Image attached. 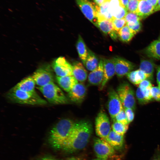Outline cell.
Segmentation results:
<instances>
[{"label":"cell","mask_w":160,"mask_h":160,"mask_svg":"<svg viewBox=\"0 0 160 160\" xmlns=\"http://www.w3.org/2000/svg\"><path fill=\"white\" fill-rule=\"evenodd\" d=\"M92 130L91 123L88 121L75 122L62 149L70 153L83 149L88 143Z\"/></svg>","instance_id":"cell-1"},{"label":"cell","mask_w":160,"mask_h":160,"mask_svg":"<svg viewBox=\"0 0 160 160\" xmlns=\"http://www.w3.org/2000/svg\"><path fill=\"white\" fill-rule=\"evenodd\" d=\"M75 123L68 119L61 120L50 130L48 142L55 149H62L68 139Z\"/></svg>","instance_id":"cell-2"},{"label":"cell","mask_w":160,"mask_h":160,"mask_svg":"<svg viewBox=\"0 0 160 160\" xmlns=\"http://www.w3.org/2000/svg\"><path fill=\"white\" fill-rule=\"evenodd\" d=\"M7 96L12 101L20 104L44 105L47 103L36 92H26L18 89L15 86L9 90L7 93Z\"/></svg>","instance_id":"cell-3"},{"label":"cell","mask_w":160,"mask_h":160,"mask_svg":"<svg viewBox=\"0 0 160 160\" xmlns=\"http://www.w3.org/2000/svg\"><path fill=\"white\" fill-rule=\"evenodd\" d=\"M37 88L50 103L54 104H65L68 100L63 92L54 82Z\"/></svg>","instance_id":"cell-4"},{"label":"cell","mask_w":160,"mask_h":160,"mask_svg":"<svg viewBox=\"0 0 160 160\" xmlns=\"http://www.w3.org/2000/svg\"><path fill=\"white\" fill-rule=\"evenodd\" d=\"M117 92L124 108H130L135 110L136 102L134 91L128 83L120 84L118 87Z\"/></svg>","instance_id":"cell-5"},{"label":"cell","mask_w":160,"mask_h":160,"mask_svg":"<svg viewBox=\"0 0 160 160\" xmlns=\"http://www.w3.org/2000/svg\"><path fill=\"white\" fill-rule=\"evenodd\" d=\"M93 148L98 159L107 160L115 153V149L109 143L102 138L94 139Z\"/></svg>","instance_id":"cell-6"},{"label":"cell","mask_w":160,"mask_h":160,"mask_svg":"<svg viewBox=\"0 0 160 160\" xmlns=\"http://www.w3.org/2000/svg\"><path fill=\"white\" fill-rule=\"evenodd\" d=\"M95 129L97 135L105 139L111 131L109 118L105 112L100 111L95 120Z\"/></svg>","instance_id":"cell-7"},{"label":"cell","mask_w":160,"mask_h":160,"mask_svg":"<svg viewBox=\"0 0 160 160\" xmlns=\"http://www.w3.org/2000/svg\"><path fill=\"white\" fill-rule=\"evenodd\" d=\"M32 76L38 87L43 86L54 82L52 73L49 66L45 65L39 68Z\"/></svg>","instance_id":"cell-8"},{"label":"cell","mask_w":160,"mask_h":160,"mask_svg":"<svg viewBox=\"0 0 160 160\" xmlns=\"http://www.w3.org/2000/svg\"><path fill=\"white\" fill-rule=\"evenodd\" d=\"M84 16L97 27L98 20L96 16V4L88 0H75Z\"/></svg>","instance_id":"cell-9"},{"label":"cell","mask_w":160,"mask_h":160,"mask_svg":"<svg viewBox=\"0 0 160 160\" xmlns=\"http://www.w3.org/2000/svg\"><path fill=\"white\" fill-rule=\"evenodd\" d=\"M107 108L113 121L116 115L124 108L117 92L112 88L110 89L108 92Z\"/></svg>","instance_id":"cell-10"},{"label":"cell","mask_w":160,"mask_h":160,"mask_svg":"<svg viewBox=\"0 0 160 160\" xmlns=\"http://www.w3.org/2000/svg\"><path fill=\"white\" fill-rule=\"evenodd\" d=\"M52 66L57 76L63 77L73 76L72 66L65 58L60 57L53 61Z\"/></svg>","instance_id":"cell-11"},{"label":"cell","mask_w":160,"mask_h":160,"mask_svg":"<svg viewBox=\"0 0 160 160\" xmlns=\"http://www.w3.org/2000/svg\"><path fill=\"white\" fill-rule=\"evenodd\" d=\"M116 74L119 77L127 75L135 68V65L129 61L123 58L116 57L113 58Z\"/></svg>","instance_id":"cell-12"},{"label":"cell","mask_w":160,"mask_h":160,"mask_svg":"<svg viewBox=\"0 0 160 160\" xmlns=\"http://www.w3.org/2000/svg\"><path fill=\"white\" fill-rule=\"evenodd\" d=\"M87 92V88L84 85L78 82L68 92V96L72 102L80 103L85 98Z\"/></svg>","instance_id":"cell-13"},{"label":"cell","mask_w":160,"mask_h":160,"mask_svg":"<svg viewBox=\"0 0 160 160\" xmlns=\"http://www.w3.org/2000/svg\"><path fill=\"white\" fill-rule=\"evenodd\" d=\"M104 76L99 89L102 90L108 82L116 73L114 64L113 59H103Z\"/></svg>","instance_id":"cell-14"},{"label":"cell","mask_w":160,"mask_h":160,"mask_svg":"<svg viewBox=\"0 0 160 160\" xmlns=\"http://www.w3.org/2000/svg\"><path fill=\"white\" fill-rule=\"evenodd\" d=\"M104 76L103 60L100 59L97 67L89 73L88 81L91 85H100L103 81Z\"/></svg>","instance_id":"cell-15"},{"label":"cell","mask_w":160,"mask_h":160,"mask_svg":"<svg viewBox=\"0 0 160 160\" xmlns=\"http://www.w3.org/2000/svg\"><path fill=\"white\" fill-rule=\"evenodd\" d=\"M109 8L113 18H124L127 13L126 8L123 6L120 0H109Z\"/></svg>","instance_id":"cell-16"},{"label":"cell","mask_w":160,"mask_h":160,"mask_svg":"<svg viewBox=\"0 0 160 160\" xmlns=\"http://www.w3.org/2000/svg\"><path fill=\"white\" fill-rule=\"evenodd\" d=\"M109 1H107L99 5L96 4V16L98 23L106 20H112L113 18L110 11Z\"/></svg>","instance_id":"cell-17"},{"label":"cell","mask_w":160,"mask_h":160,"mask_svg":"<svg viewBox=\"0 0 160 160\" xmlns=\"http://www.w3.org/2000/svg\"><path fill=\"white\" fill-rule=\"evenodd\" d=\"M154 12V7L146 0H140L135 13L143 19L145 18Z\"/></svg>","instance_id":"cell-18"},{"label":"cell","mask_w":160,"mask_h":160,"mask_svg":"<svg viewBox=\"0 0 160 160\" xmlns=\"http://www.w3.org/2000/svg\"><path fill=\"white\" fill-rule=\"evenodd\" d=\"M72 66L73 76L78 81H84L87 79V73L82 64L75 61L73 63Z\"/></svg>","instance_id":"cell-19"},{"label":"cell","mask_w":160,"mask_h":160,"mask_svg":"<svg viewBox=\"0 0 160 160\" xmlns=\"http://www.w3.org/2000/svg\"><path fill=\"white\" fill-rule=\"evenodd\" d=\"M124 139V135H120L112 130L104 140L114 149L119 150L121 149L123 146Z\"/></svg>","instance_id":"cell-20"},{"label":"cell","mask_w":160,"mask_h":160,"mask_svg":"<svg viewBox=\"0 0 160 160\" xmlns=\"http://www.w3.org/2000/svg\"><path fill=\"white\" fill-rule=\"evenodd\" d=\"M56 79L60 87L68 92L78 83V81L73 76L63 77L57 76Z\"/></svg>","instance_id":"cell-21"},{"label":"cell","mask_w":160,"mask_h":160,"mask_svg":"<svg viewBox=\"0 0 160 160\" xmlns=\"http://www.w3.org/2000/svg\"><path fill=\"white\" fill-rule=\"evenodd\" d=\"M144 52L148 57L160 60V40L153 41L145 49Z\"/></svg>","instance_id":"cell-22"},{"label":"cell","mask_w":160,"mask_h":160,"mask_svg":"<svg viewBox=\"0 0 160 160\" xmlns=\"http://www.w3.org/2000/svg\"><path fill=\"white\" fill-rule=\"evenodd\" d=\"M36 83L32 76L26 77L17 83L15 86L18 89L28 92H35Z\"/></svg>","instance_id":"cell-23"},{"label":"cell","mask_w":160,"mask_h":160,"mask_svg":"<svg viewBox=\"0 0 160 160\" xmlns=\"http://www.w3.org/2000/svg\"><path fill=\"white\" fill-rule=\"evenodd\" d=\"M126 75L129 81L135 85H139L142 81L148 79L147 75L140 69L131 71Z\"/></svg>","instance_id":"cell-24"},{"label":"cell","mask_w":160,"mask_h":160,"mask_svg":"<svg viewBox=\"0 0 160 160\" xmlns=\"http://www.w3.org/2000/svg\"><path fill=\"white\" fill-rule=\"evenodd\" d=\"M84 66L89 71H92L98 66L99 62L97 56L88 49V54L86 59L82 62Z\"/></svg>","instance_id":"cell-25"},{"label":"cell","mask_w":160,"mask_h":160,"mask_svg":"<svg viewBox=\"0 0 160 160\" xmlns=\"http://www.w3.org/2000/svg\"><path fill=\"white\" fill-rule=\"evenodd\" d=\"M155 65L152 61L148 60L141 61L139 69L147 76L148 79H152L153 77Z\"/></svg>","instance_id":"cell-26"},{"label":"cell","mask_w":160,"mask_h":160,"mask_svg":"<svg viewBox=\"0 0 160 160\" xmlns=\"http://www.w3.org/2000/svg\"><path fill=\"white\" fill-rule=\"evenodd\" d=\"M76 47L79 57L82 62L84 61L87 56L88 50L83 39L80 35L76 43Z\"/></svg>","instance_id":"cell-27"},{"label":"cell","mask_w":160,"mask_h":160,"mask_svg":"<svg viewBox=\"0 0 160 160\" xmlns=\"http://www.w3.org/2000/svg\"><path fill=\"white\" fill-rule=\"evenodd\" d=\"M118 34L121 41L125 42L130 41L136 34L127 25L119 31Z\"/></svg>","instance_id":"cell-28"},{"label":"cell","mask_w":160,"mask_h":160,"mask_svg":"<svg viewBox=\"0 0 160 160\" xmlns=\"http://www.w3.org/2000/svg\"><path fill=\"white\" fill-rule=\"evenodd\" d=\"M97 27L106 34H109L114 30L112 21L109 20H104L98 22Z\"/></svg>","instance_id":"cell-29"},{"label":"cell","mask_w":160,"mask_h":160,"mask_svg":"<svg viewBox=\"0 0 160 160\" xmlns=\"http://www.w3.org/2000/svg\"><path fill=\"white\" fill-rule=\"evenodd\" d=\"M111 127L113 131L120 135H124L128 128L129 124H124L114 121Z\"/></svg>","instance_id":"cell-30"},{"label":"cell","mask_w":160,"mask_h":160,"mask_svg":"<svg viewBox=\"0 0 160 160\" xmlns=\"http://www.w3.org/2000/svg\"><path fill=\"white\" fill-rule=\"evenodd\" d=\"M112 21L113 29L117 33L123 27L127 25V23L124 18H113Z\"/></svg>","instance_id":"cell-31"},{"label":"cell","mask_w":160,"mask_h":160,"mask_svg":"<svg viewBox=\"0 0 160 160\" xmlns=\"http://www.w3.org/2000/svg\"><path fill=\"white\" fill-rule=\"evenodd\" d=\"M113 121H116L124 124H129L124 108L116 115Z\"/></svg>","instance_id":"cell-32"},{"label":"cell","mask_w":160,"mask_h":160,"mask_svg":"<svg viewBox=\"0 0 160 160\" xmlns=\"http://www.w3.org/2000/svg\"><path fill=\"white\" fill-rule=\"evenodd\" d=\"M140 0H129L126 9L128 12L136 13Z\"/></svg>","instance_id":"cell-33"},{"label":"cell","mask_w":160,"mask_h":160,"mask_svg":"<svg viewBox=\"0 0 160 160\" xmlns=\"http://www.w3.org/2000/svg\"><path fill=\"white\" fill-rule=\"evenodd\" d=\"M126 23L135 22L142 20L136 13L128 12L124 17Z\"/></svg>","instance_id":"cell-34"},{"label":"cell","mask_w":160,"mask_h":160,"mask_svg":"<svg viewBox=\"0 0 160 160\" xmlns=\"http://www.w3.org/2000/svg\"><path fill=\"white\" fill-rule=\"evenodd\" d=\"M127 25L136 34L141 29L142 24L140 21L127 23Z\"/></svg>","instance_id":"cell-35"},{"label":"cell","mask_w":160,"mask_h":160,"mask_svg":"<svg viewBox=\"0 0 160 160\" xmlns=\"http://www.w3.org/2000/svg\"><path fill=\"white\" fill-rule=\"evenodd\" d=\"M153 99L157 101H160V89L158 87H153L151 89Z\"/></svg>","instance_id":"cell-36"},{"label":"cell","mask_w":160,"mask_h":160,"mask_svg":"<svg viewBox=\"0 0 160 160\" xmlns=\"http://www.w3.org/2000/svg\"><path fill=\"white\" fill-rule=\"evenodd\" d=\"M136 95L138 102L140 104H144L148 102L145 98L142 91L139 87L137 89Z\"/></svg>","instance_id":"cell-37"},{"label":"cell","mask_w":160,"mask_h":160,"mask_svg":"<svg viewBox=\"0 0 160 160\" xmlns=\"http://www.w3.org/2000/svg\"><path fill=\"white\" fill-rule=\"evenodd\" d=\"M128 123L132 121L134 118L133 110L130 108H124Z\"/></svg>","instance_id":"cell-38"},{"label":"cell","mask_w":160,"mask_h":160,"mask_svg":"<svg viewBox=\"0 0 160 160\" xmlns=\"http://www.w3.org/2000/svg\"><path fill=\"white\" fill-rule=\"evenodd\" d=\"M138 85L139 87L142 90L151 89L153 87L151 83L146 79L141 82Z\"/></svg>","instance_id":"cell-39"},{"label":"cell","mask_w":160,"mask_h":160,"mask_svg":"<svg viewBox=\"0 0 160 160\" xmlns=\"http://www.w3.org/2000/svg\"><path fill=\"white\" fill-rule=\"evenodd\" d=\"M151 89H148L143 90L141 89L143 92L145 98L148 102L153 99L151 94Z\"/></svg>","instance_id":"cell-40"},{"label":"cell","mask_w":160,"mask_h":160,"mask_svg":"<svg viewBox=\"0 0 160 160\" xmlns=\"http://www.w3.org/2000/svg\"><path fill=\"white\" fill-rule=\"evenodd\" d=\"M110 37L113 40H116L118 38V33L114 30L113 31L109 34Z\"/></svg>","instance_id":"cell-41"},{"label":"cell","mask_w":160,"mask_h":160,"mask_svg":"<svg viewBox=\"0 0 160 160\" xmlns=\"http://www.w3.org/2000/svg\"><path fill=\"white\" fill-rule=\"evenodd\" d=\"M156 80L157 83L159 84L160 83V65L157 68Z\"/></svg>","instance_id":"cell-42"},{"label":"cell","mask_w":160,"mask_h":160,"mask_svg":"<svg viewBox=\"0 0 160 160\" xmlns=\"http://www.w3.org/2000/svg\"><path fill=\"white\" fill-rule=\"evenodd\" d=\"M153 7H155L156 6L158 1V0H146Z\"/></svg>","instance_id":"cell-43"},{"label":"cell","mask_w":160,"mask_h":160,"mask_svg":"<svg viewBox=\"0 0 160 160\" xmlns=\"http://www.w3.org/2000/svg\"><path fill=\"white\" fill-rule=\"evenodd\" d=\"M95 3L96 4L99 5H100L107 1L109 0H93Z\"/></svg>","instance_id":"cell-44"},{"label":"cell","mask_w":160,"mask_h":160,"mask_svg":"<svg viewBox=\"0 0 160 160\" xmlns=\"http://www.w3.org/2000/svg\"><path fill=\"white\" fill-rule=\"evenodd\" d=\"M129 0H120L121 3L123 6L127 8Z\"/></svg>","instance_id":"cell-45"},{"label":"cell","mask_w":160,"mask_h":160,"mask_svg":"<svg viewBox=\"0 0 160 160\" xmlns=\"http://www.w3.org/2000/svg\"><path fill=\"white\" fill-rule=\"evenodd\" d=\"M160 10V0H158L157 4L155 7V12Z\"/></svg>","instance_id":"cell-46"},{"label":"cell","mask_w":160,"mask_h":160,"mask_svg":"<svg viewBox=\"0 0 160 160\" xmlns=\"http://www.w3.org/2000/svg\"><path fill=\"white\" fill-rule=\"evenodd\" d=\"M40 160H57L50 156H47L43 157Z\"/></svg>","instance_id":"cell-47"},{"label":"cell","mask_w":160,"mask_h":160,"mask_svg":"<svg viewBox=\"0 0 160 160\" xmlns=\"http://www.w3.org/2000/svg\"><path fill=\"white\" fill-rule=\"evenodd\" d=\"M65 160H81L80 158L72 157L70 158H68Z\"/></svg>","instance_id":"cell-48"},{"label":"cell","mask_w":160,"mask_h":160,"mask_svg":"<svg viewBox=\"0 0 160 160\" xmlns=\"http://www.w3.org/2000/svg\"><path fill=\"white\" fill-rule=\"evenodd\" d=\"M152 160H160V155L156 156Z\"/></svg>","instance_id":"cell-49"},{"label":"cell","mask_w":160,"mask_h":160,"mask_svg":"<svg viewBox=\"0 0 160 160\" xmlns=\"http://www.w3.org/2000/svg\"><path fill=\"white\" fill-rule=\"evenodd\" d=\"M93 160H100V159L97 158V159H93Z\"/></svg>","instance_id":"cell-50"},{"label":"cell","mask_w":160,"mask_h":160,"mask_svg":"<svg viewBox=\"0 0 160 160\" xmlns=\"http://www.w3.org/2000/svg\"><path fill=\"white\" fill-rule=\"evenodd\" d=\"M158 85V87H159L160 88V83Z\"/></svg>","instance_id":"cell-51"},{"label":"cell","mask_w":160,"mask_h":160,"mask_svg":"<svg viewBox=\"0 0 160 160\" xmlns=\"http://www.w3.org/2000/svg\"><path fill=\"white\" fill-rule=\"evenodd\" d=\"M159 40H160V35L159 37Z\"/></svg>","instance_id":"cell-52"},{"label":"cell","mask_w":160,"mask_h":160,"mask_svg":"<svg viewBox=\"0 0 160 160\" xmlns=\"http://www.w3.org/2000/svg\"></svg>","instance_id":"cell-53"}]
</instances>
